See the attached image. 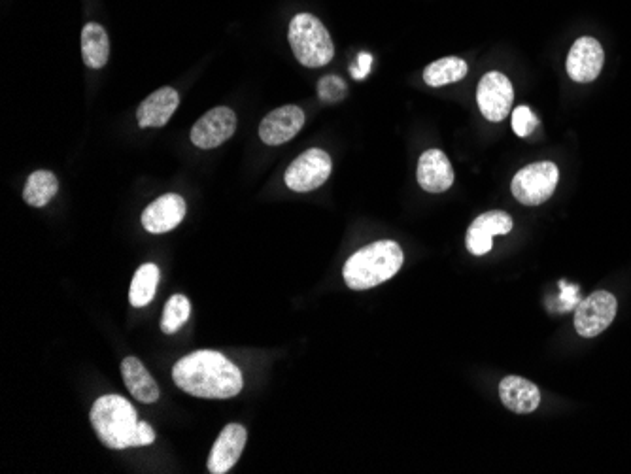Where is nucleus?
<instances>
[{
	"instance_id": "9b49d317",
	"label": "nucleus",
	"mask_w": 631,
	"mask_h": 474,
	"mask_svg": "<svg viewBox=\"0 0 631 474\" xmlns=\"http://www.w3.org/2000/svg\"><path fill=\"white\" fill-rule=\"evenodd\" d=\"M305 125V112L299 106H280L269 112L259 125V138L269 146H280L299 135Z\"/></svg>"
},
{
	"instance_id": "dca6fc26",
	"label": "nucleus",
	"mask_w": 631,
	"mask_h": 474,
	"mask_svg": "<svg viewBox=\"0 0 631 474\" xmlns=\"http://www.w3.org/2000/svg\"><path fill=\"white\" fill-rule=\"evenodd\" d=\"M180 104V95L172 87H161L148 99L140 102L137 110L138 125L146 127H165Z\"/></svg>"
},
{
	"instance_id": "4468645a",
	"label": "nucleus",
	"mask_w": 631,
	"mask_h": 474,
	"mask_svg": "<svg viewBox=\"0 0 631 474\" xmlns=\"http://www.w3.org/2000/svg\"><path fill=\"white\" fill-rule=\"evenodd\" d=\"M186 216V201L176 195L167 193L155 199L144 212H142V225L148 233L163 235L169 233L174 227H178Z\"/></svg>"
},
{
	"instance_id": "f03ea898",
	"label": "nucleus",
	"mask_w": 631,
	"mask_h": 474,
	"mask_svg": "<svg viewBox=\"0 0 631 474\" xmlns=\"http://www.w3.org/2000/svg\"><path fill=\"white\" fill-rule=\"evenodd\" d=\"M405 255L393 240H380L369 244L352 255L342 269L344 282L350 289L376 288L393 278L403 267Z\"/></svg>"
},
{
	"instance_id": "a878e982",
	"label": "nucleus",
	"mask_w": 631,
	"mask_h": 474,
	"mask_svg": "<svg viewBox=\"0 0 631 474\" xmlns=\"http://www.w3.org/2000/svg\"><path fill=\"white\" fill-rule=\"evenodd\" d=\"M373 67V55L371 53H359L356 63L350 67V72L356 80H365Z\"/></svg>"
},
{
	"instance_id": "2eb2a0df",
	"label": "nucleus",
	"mask_w": 631,
	"mask_h": 474,
	"mask_svg": "<svg viewBox=\"0 0 631 474\" xmlns=\"http://www.w3.org/2000/svg\"><path fill=\"white\" fill-rule=\"evenodd\" d=\"M416 178L427 193H444L454 184V169L441 150H427L418 161Z\"/></svg>"
},
{
	"instance_id": "9d476101",
	"label": "nucleus",
	"mask_w": 631,
	"mask_h": 474,
	"mask_svg": "<svg viewBox=\"0 0 631 474\" xmlns=\"http://www.w3.org/2000/svg\"><path fill=\"white\" fill-rule=\"evenodd\" d=\"M605 63V53L601 44L592 36H582L567 55V74L573 82L590 84L601 74V68Z\"/></svg>"
},
{
	"instance_id": "39448f33",
	"label": "nucleus",
	"mask_w": 631,
	"mask_h": 474,
	"mask_svg": "<svg viewBox=\"0 0 631 474\" xmlns=\"http://www.w3.org/2000/svg\"><path fill=\"white\" fill-rule=\"evenodd\" d=\"M558 180H560V170L554 163L550 161L533 163L526 169L518 170L516 176L512 178V195L516 201L526 206H539L552 197V193L558 186Z\"/></svg>"
},
{
	"instance_id": "0eeeda50",
	"label": "nucleus",
	"mask_w": 631,
	"mask_h": 474,
	"mask_svg": "<svg viewBox=\"0 0 631 474\" xmlns=\"http://www.w3.org/2000/svg\"><path fill=\"white\" fill-rule=\"evenodd\" d=\"M618 303L609 291H596L580 303L575 312V329L580 337L594 339L601 335L616 318Z\"/></svg>"
},
{
	"instance_id": "1a4fd4ad",
	"label": "nucleus",
	"mask_w": 631,
	"mask_h": 474,
	"mask_svg": "<svg viewBox=\"0 0 631 474\" xmlns=\"http://www.w3.org/2000/svg\"><path fill=\"white\" fill-rule=\"evenodd\" d=\"M237 131V116L231 108L218 106L206 112L191 129V142L201 150H214Z\"/></svg>"
},
{
	"instance_id": "7ed1b4c3",
	"label": "nucleus",
	"mask_w": 631,
	"mask_h": 474,
	"mask_svg": "<svg viewBox=\"0 0 631 474\" xmlns=\"http://www.w3.org/2000/svg\"><path fill=\"white\" fill-rule=\"evenodd\" d=\"M138 424L137 410L120 395H104L91 408V425L106 448H131Z\"/></svg>"
},
{
	"instance_id": "412c9836",
	"label": "nucleus",
	"mask_w": 631,
	"mask_h": 474,
	"mask_svg": "<svg viewBox=\"0 0 631 474\" xmlns=\"http://www.w3.org/2000/svg\"><path fill=\"white\" fill-rule=\"evenodd\" d=\"M469 72L467 63L460 57H444L439 61H433L424 70V82L429 87H443V85L456 84L463 80Z\"/></svg>"
},
{
	"instance_id": "423d86ee",
	"label": "nucleus",
	"mask_w": 631,
	"mask_h": 474,
	"mask_svg": "<svg viewBox=\"0 0 631 474\" xmlns=\"http://www.w3.org/2000/svg\"><path fill=\"white\" fill-rule=\"evenodd\" d=\"M333 170L329 153L324 150H308L299 155L286 170V186L297 193H308L324 186Z\"/></svg>"
},
{
	"instance_id": "b1692460",
	"label": "nucleus",
	"mask_w": 631,
	"mask_h": 474,
	"mask_svg": "<svg viewBox=\"0 0 631 474\" xmlns=\"http://www.w3.org/2000/svg\"><path fill=\"white\" fill-rule=\"evenodd\" d=\"M348 85L339 76H325L318 84V97L324 102H339L346 97Z\"/></svg>"
},
{
	"instance_id": "5701e85b",
	"label": "nucleus",
	"mask_w": 631,
	"mask_h": 474,
	"mask_svg": "<svg viewBox=\"0 0 631 474\" xmlns=\"http://www.w3.org/2000/svg\"><path fill=\"white\" fill-rule=\"evenodd\" d=\"M191 314V305H189L188 297L184 295H172L171 299L165 305V312L161 318V329L163 333L172 335L176 331H180Z\"/></svg>"
},
{
	"instance_id": "20e7f679",
	"label": "nucleus",
	"mask_w": 631,
	"mask_h": 474,
	"mask_svg": "<svg viewBox=\"0 0 631 474\" xmlns=\"http://www.w3.org/2000/svg\"><path fill=\"white\" fill-rule=\"evenodd\" d=\"M290 44L301 65L320 68L335 57V46L324 23L312 14H299L290 23Z\"/></svg>"
},
{
	"instance_id": "393cba45",
	"label": "nucleus",
	"mask_w": 631,
	"mask_h": 474,
	"mask_svg": "<svg viewBox=\"0 0 631 474\" xmlns=\"http://www.w3.org/2000/svg\"><path fill=\"white\" fill-rule=\"evenodd\" d=\"M537 123L539 121H537L529 106L514 108V112H512V129H514L516 135L526 138V136L531 135L535 131Z\"/></svg>"
},
{
	"instance_id": "bb28decb",
	"label": "nucleus",
	"mask_w": 631,
	"mask_h": 474,
	"mask_svg": "<svg viewBox=\"0 0 631 474\" xmlns=\"http://www.w3.org/2000/svg\"><path fill=\"white\" fill-rule=\"evenodd\" d=\"M154 441L155 433L154 429H152V425L148 424V422H140L137 427V433H135V437H133L131 448L150 446V444H154Z\"/></svg>"
},
{
	"instance_id": "a211bd4d",
	"label": "nucleus",
	"mask_w": 631,
	"mask_h": 474,
	"mask_svg": "<svg viewBox=\"0 0 631 474\" xmlns=\"http://www.w3.org/2000/svg\"><path fill=\"white\" fill-rule=\"evenodd\" d=\"M121 374L125 380L127 390L131 395L146 405H152L159 399V388L155 384L152 374L138 361L137 357H125L121 363Z\"/></svg>"
},
{
	"instance_id": "6e6552de",
	"label": "nucleus",
	"mask_w": 631,
	"mask_h": 474,
	"mask_svg": "<svg viewBox=\"0 0 631 474\" xmlns=\"http://www.w3.org/2000/svg\"><path fill=\"white\" fill-rule=\"evenodd\" d=\"M477 102L482 116L488 121H503L511 114L514 102L511 80L501 72L484 74L478 82Z\"/></svg>"
},
{
	"instance_id": "ddd939ff",
	"label": "nucleus",
	"mask_w": 631,
	"mask_h": 474,
	"mask_svg": "<svg viewBox=\"0 0 631 474\" xmlns=\"http://www.w3.org/2000/svg\"><path fill=\"white\" fill-rule=\"evenodd\" d=\"M248 433L240 424H229L223 427L218 441L214 442L210 458H208V471L212 474L229 473L244 452Z\"/></svg>"
},
{
	"instance_id": "f257e3e1",
	"label": "nucleus",
	"mask_w": 631,
	"mask_h": 474,
	"mask_svg": "<svg viewBox=\"0 0 631 474\" xmlns=\"http://www.w3.org/2000/svg\"><path fill=\"white\" fill-rule=\"evenodd\" d=\"M172 380L180 390L201 399H231L244 388L239 367L212 350L182 357L172 369Z\"/></svg>"
},
{
	"instance_id": "f3484780",
	"label": "nucleus",
	"mask_w": 631,
	"mask_h": 474,
	"mask_svg": "<svg viewBox=\"0 0 631 474\" xmlns=\"http://www.w3.org/2000/svg\"><path fill=\"white\" fill-rule=\"evenodd\" d=\"M501 403L516 414H531L541 405V391L520 376H507L499 384Z\"/></svg>"
},
{
	"instance_id": "4be33fe9",
	"label": "nucleus",
	"mask_w": 631,
	"mask_h": 474,
	"mask_svg": "<svg viewBox=\"0 0 631 474\" xmlns=\"http://www.w3.org/2000/svg\"><path fill=\"white\" fill-rule=\"evenodd\" d=\"M159 267L154 263H146L138 269L131 289H129V301L133 306H146L154 301L157 284H159Z\"/></svg>"
},
{
	"instance_id": "f8f14e48",
	"label": "nucleus",
	"mask_w": 631,
	"mask_h": 474,
	"mask_svg": "<svg viewBox=\"0 0 631 474\" xmlns=\"http://www.w3.org/2000/svg\"><path fill=\"white\" fill-rule=\"evenodd\" d=\"M511 231L512 218L507 212H486L471 223L465 238V246L473 255H486L494 246V237L509 235Z\"/></svg>"
},
{
	"instance_id": "6ab92c4d",
	"label": "nucleus",
	"mask_w": 631,
	"mask_h": 474,
	"mask_svg": "<svg viewBox=\"0 0 631 474\" xmlns=\"http://www.w3.org/2000/svg\"><path fill=\"white\" fill-rule=\"evenodd\" d=\"M82 55L89 68H103L110 57V40L99 23H87L82 31Z\"/></svg>"
},
{
	"instance_id": "aec40b11",
	"label": "nucleus",
	"mask_w": 631,
	"mask_h": 474,
	"mask_svg": "<svg viewBox=\"0 0 631 474\" xmlns=\"http://www.w3.org/2000/svg\"><path fill=\"white\" fill-rule=\"evenodd\" d=\"M59 191L57 176L50 170H36L29 178L23 189V201L29 206L42 208L52 201Z\"/></svg>"
}]
</instances>
